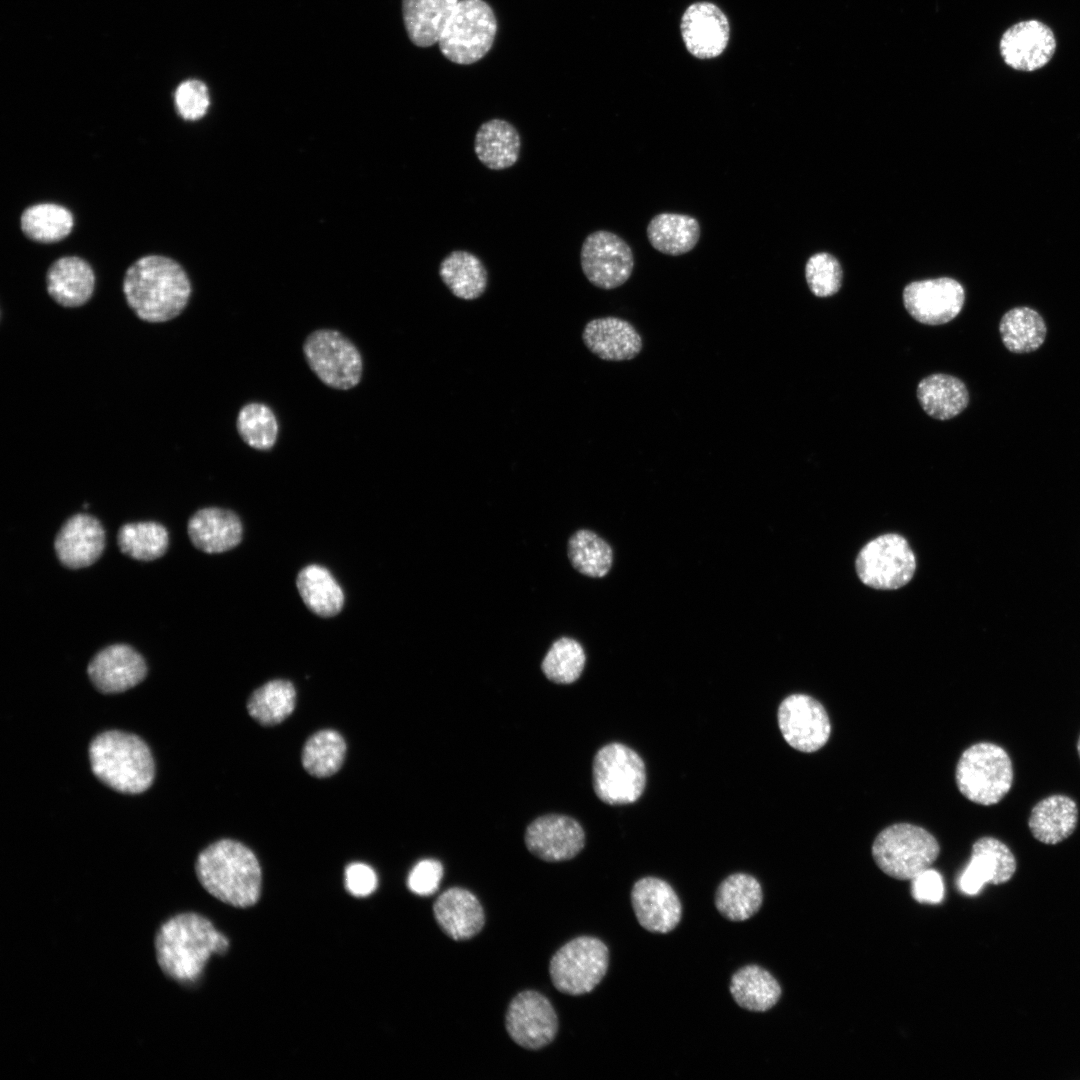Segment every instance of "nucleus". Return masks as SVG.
<instances>
[{"label": "nucleus", "instance_id": "nucleus-1", "mask_svg": "<svg viewBox=\"0 0 1080 1080\" xmlns=\"http://www.w3.org/2000/svg\"><path fill=\"white\" fill-rule=\"evenodd\" d=\"M228 938L200 912L189 910L165 919L154 935L161 972L182 986L199 984L208 962L229 948Z\"/></svg>", "mask_w": 1080, "mask_h": 1080}, {"label": "nucleus", "instance_id": "nucleus-2", "mask_svg": "<svg viewBox=\"0 0 1080 1080\" xmlns=\"http://www.w3.org/2000/svg\"><path fill=\"white\" fill-rule=\"evenodd\" d=\"M126 302L136 316L149 323H162L179 316L191 296L190 279L175 260L147 255L136 260L123 278Z\"/></svg>", "mask_w": 1080, "mask_h": 1080}, {"label": "nucleus", "instance_id": "nucleus-3", "mask_svg": "<svg viewBox=\"0 0 1080 1080\" xmlns=\"http://www.w3.org/2000/svg\"><path fill=\"white\" fill-rule=\"evenodd\" d=\"M200 886L218 901L237 908L254 905L261 891V868L244 844L222 839L205 848L195 862Z\"/></svg>", "mask_w": 1080, "mask_h": 1080}, {"label": "nucleus", "instance_id": "nucleus-4", "mask_svg": "<svg viewBox=\"0 0 1080 1080\" xmlns=\"http://www.w3.org/2000/svg\"><path fill=\"white\" fill-rule=\"evenodd\" d=\"M89 758L94 775L118 792L142 793L153 782L150 749L136 735L116 730L103 732L91 742Z\"/></svg>", "mask_w": 1080, "mask_h": 1080}, {"label": "nucleus", "instance_id": "nucleus-5", "mask_svg": "<svg viewBox=\"0 0 1080 1080\" xmlns=\"http://www.w3.org/2000/svg\"><path fill=\"white\" fill-rule=\"evenodd\" d=\"M955 780L965 798L991 806L999 803L1012 787V761L1001 746L990 742L976 743L960 756Z\"/></svg>", "mask_w": 1080, "mask_h": 1080}, {"label": "nucleus", "instance_id": "nucleus-6", "mask_svg": "<svg viewBox=\"0 0 1080 1080\" xmlns=\"http://www.w3.org/2000/svg\"><path fill=\"white\" fill-rule=\"evenodd\" d=\"M940 852L936 838L923 827L897 823L883 829L872 845L877 866L898 880H912L937 859Z\"/></svg>", "mask_w": 1080, "mask_h": 1080}, {"label": "nucleus", "instance_id": "nucleus-7", "mask_svg": "<svg viewBox=\"0 0 1080 1080\" xmlns=\"http://www.w3.org/2000/svg\"><path fill=\"white\" fill-rule=\"evenodd\" d=\"M497 19L484 0H459L438 41L449 61L469 65L482 59L492 48Z\"/></svg>", "mask_w": 1080, "mask_h": 1080}, {"label": "nucleus", "instance_id": "nucleus-8", "mask_svg": "<svg viewBox=\"0 0 1080 1080\" xmlns=\"http://www.w3.org/2000/svg\"><path fill=\"white\" fill-rule=\"evenodd\" d=\"M609 951L596 937L580 936L564 944L552 956L549 974L561 993L579 996L591 992L604 978Z\"/></svg>", "mask_w": 1080, "mask_h": 1080}, {"label": "nucleus", "instance_id": "nucleus-9", "mask_svg": "<svg viewBox=\"0 0 1080 1080\" xmlns=\"http://www.w3.org/2000/svg\"><path fill=\"white\" fill-rule=\"evenodd\" d=\"M592 776L596 795L609 805L637 801L646 785L642 758L621 743H610L598 750L593 760Z\"/></svg>", "mask_w": 1080, "mask_h": 1080}, {"label": "nucleus", "instance_id": "nucleus-10", "mask_svg": "<svg viewBox=\"0 0 1080 1080\" xmlns=\"http://www.w3.org/2000/svg\"><path fill=\"white\" fill-rule=\"evenodd\" d=\"M303 354L313 373L331 388L349 390L361 381L362 356L358 348L339 331H313L304 341Z\"/></svg>", "mask_w": 1080, "mask_h": 1080}, {"label": "nucleus", "instance_id": "nucleus-11", "mask_svg": "<svg viewBox=\"0 0 1080 1080\" xmlns=\"http://www.w3.org/2000/svg\"><path fill=\"white\" fill-rule=\"evenodd\" d=\"M916 570V558L907 540L884 534L869 541L858 553L856 572L874 589L894 590L906 585Z\"/></svg>", "mask_w": 1080, "mask_h": 1080}, {"label": "nucleus", "instance_id": "nucleus-12", "mask_svg": "<svg viewBox=\"0 0 1080 1080\" xmlns=\"http://www.w3.org/2000/svg\"><path fill=\"white\" fill-rule=\"evenodd\" d=\"M580 263L588 281L605 290L623 285L634 268L630 246L620 236L606 230L592 232L584 239Z\"/></svg>", "mask_w": 1080, "mask_h": 1080}, {"label": "nucleus", "instance_id": "nucleus-13", "mask_svg": "<svg viewBox=\"0 0 1080 1080\" xmlns=\"http://www.w3.org/2000/svg\"><path fill=\"white\" fill-rule=\"evenodd\" d=\"M505 1027L519 1046L538 1050L549 1045L558 1032V1017L550 1001L537 991H523L510 1002Z\"/></svg>", "mask_w": 1080, "mask_h": 1080}, {"label": "nucleus", "instance_id": "nucleus-14", "mask_svg": "<svg viewBox=\"0 0 1080 1080\" xmlns=\"http://www.w3.org/2000/svg\"><path fill=\"white\" fill-rule=\"evenodd\" d=\"M779 729L794 749L811 753L821 749L831 734V723L824 706L806 694H792L779 705Z\"/></svg>", "mask_w": 1080, "mask_h": 1080}, {"label": "nucleus", "instance_id": "nucleus-15", "mask_svg": "<svg viewBox=\"0 0 1080 1080\" xmlns=\"http://www.w3.org/2000/svg\"><path fill=\"white\" fill-rule=\"evenodd\" d=\"M965 301L962 285L952 278L942 277L915 281L903 291L908 313L926 325H942L954 319Z\"/></svg>", "mask_w": 1080, "mask_h": 1080}, {"label": "nucleus", "instance_id": "nucleus-16", "mask_svg": "<svg viewBox=\"0 0 1080 1080\" xmlns=\"http://www.w3.org/2000/svg\"><path fill=\"white\" fill-rule=\"evenodd\" d=\"M680 30L687 51L702 60L720 56L730 38V25L725 13L714 3L695 2L684 11Z\"/></svg>", "mask_w": 1080, "mask_h": 1080}, {"label": "nucleus", "instance_id": "nucleus-17", "mask_svg": "<svg viewBox=\"0 0 1080 1080\" xmlns=\"http://www.w3.org/2000/svg\"><path fill=\"white\" fill-rule=\"evenodd\" d=\"M524 839L527 849L547 862L570 860L585 844L581 825L575 819L559 814L536 818L528 825Z\"/></svg>", "mask_w": 1080, "mask_h": 1080}, {"label": "nucleus", "instance_id": "nucleus-18", "mask_svg": "<svg viewBox=\"0 0 1080 1080\" xmlns=\"http://www.w3.org/2000/svg\"><path fill=\"white\" fill-rule=\"evenodd\" d=\"M999 47L1009 67L1031 72L1051 60L1056 50V39L1051 28L1043 22L1027 20L1008 28L1000 39Z\"/></svg>", "mask_w": 1080, "mask_h": 1080}, {"label": "nucleus", "instance_id": "nucleus-19", "mask_svg": "<svg viewBox=\"0 0 1080 1080\" xmlns=\"http://www.w3.org/2000/svg\"><path fill=\"white\" fill-rule=\"evenodd\" d=\"M631 902L639 924L649 932L668 933L681 920L680 899L671 885L660 878L648 876L636 881Z\"/></svg>", "mask_w": 1080, "mask_h": 1080}, {"label": "nucleus", "instance_id": "nucleus-20", "mask_svg": "<svg viewBox=\"0 0 1080 1080\" xmlns=\"http://www.w3.org/2000/svg\"><path fill=\"white\" fill-rule=\"evenodd\" d=\"M88 676L102 693H119L142 682L147 674L144 658L127 644L100 650L89 662Z\"/></svg>", "mask_w": 1080, "mask_h": 1080}, {"label": "nucleus", "instance_id": "nucleus-21", "mask_svg": "<svg viewBox=\"0 0 1080 1080\" xmlns=\"http://www.w3.org/2000/svg\"><path fill=\"white\" fill-rule=\"evenodd\" d=\"M54 548L59 561L70 569L92 565L105 548V530L94 516L78 513L68 518L58 531Z\"/></svg>", "mask_w": 1080, "mask_h": 1080}, {"label": "nucleus", "instance_id": "nucleus-22", "mask_svg": "<svg viewBox=\"0 0 1080 1080\" xmlns=\"http://www.w3.org/2000/svg\"><path fill=\"white\" fill-rule=\"evenodd\" d=\"M1016 871V859L1010 848L997 838L985 836L972 845L971 859L959 881L968 895L977 894L987 884L1008 882Z\"/></svg>", "mask_w": 1080, "mask_h": 1080}, {"label": "nucleus", "instance_id": "nucleus-23", "mask_svg": "<svg viewBox=\"0 0 1080 1080\" xmlns=\"http://www.w3.org/2000/svg\"><path fill=\"white\" fill-rule=\"evenodd\" d=\"M585 346L606 361H626L635 358L643 348V339L627 320L606 316L590 320L584 326Z\"/></svg>", "mask_w": 1080, "mask_h": 1080}, {"label": "nucleus", "instance_id": "nucleus-24", "mask_svg": "<svg viewBox=\"0 0 1080 1080\" xmlns=\"http://www.w3.org/2000/svg\"><path fill=\"white\" fill-rule=\"evenodd\" d=\"M433 913L440 929L456 941L476 936L485 924L484 909L469 890L452 887L438 896Z\"/></svg>", "mask_w": 1080, "mask_h": 1080}, {"label": "nucleus", "instance_id": "nucleus-25", "mask_svg": "<svg viewBox=\"0 0 1080 1080\" xmlns=\"http://www.w3.org/2000/svg\"><path fill=\"white\" fill-rule=\"evenodd\" d=\"M187 532L197 549L216 554L236 547L241 542L243 528L234 512L218 507H206L190 517Z\"/></svg>", "mask_w": 1080, "mask_h": 1080}, {"label": "nucleus", "instance_id": "nucleus-26", "mask_svg": "<svg viewBox=\"0 0 1080 1080\" xmlns=\"http://www.w3.org/2000/svg\"><path fill=\"white\" fill-rule=\"evenodd\" d=\"M49 296L59 305L76 308L86 304L95 289L92 267L78 256H64L54 261L46 274Z\"/></svg>", "mask_w": 1080, "mask_h": 1080}, {"label": "nucleus", "instance_id": "nucleus-27", "mask_svg": "<svg viewBox=\"0 0 1080 1080\" xmlns=\"http://www.w3.org/2000/svg\"><path fill=\"white\" fill-rule=\"evenodd\" d=\"M1077 823V803L1063 794L1051 795L1037 802L1028 819L1032 836L1048 845L1058 844L1071 836Z\"/></svg>", "mask_w": 1080, "mask_h": 1080}, {"label": "nucleus", "instance_id": "nucleus-28", "mask_svg": "<svg viewBox=\"0 0 1080 1080\" xmlns=\"http://www.w3.org/2000/svg\"><path fill=\"white\" fill-rule=\"evenodd\" d=\"M520 149V134L507 120L493 118L485 121L475 134L474 152L478 160L490 170L499 171L515 165Z\"/></svg>", "mask_w": 1080, "mask_h": 1080}, {"label": "nucleus", "instance_id": "nucleus-29", "mask_svg": "<svg viewBox=\"0 0 1080 1080\" xmlns=\"http://www.w3.org/2000/svg\"><path fill=\"white\" fill-rule=\"evenodd\" d=\"M459 0H402L407 35L418 47L437 43Z\"/></svg>", "mask_w": 1080, "mask_h": 1080}, {"label": "nucleus", "instance_id": "nucleus-30", "mask_svg": "<svg viewBox=\"0 0 1080 1080\" xmlns=\"http://www.w3.org/2000/svg\"><path fill=\"white\" fill-rule=\"evenodd\" d=\"M439 276L450 292L470 301L482 296L488 286V272L481 259L466 250H453L439 265Z\"/></svg>", "mask_w": 1080, "mask_h": 1080}, {"label": "nucleus", "instance_id": "nucleus-31", "mask_svg": "<svg viewBox=\"0 0 1080 1080\" xmlns=\"http://www.w3.org/2000/svg\"><path fill=\"white\" fill-rule=\"evenodd\" d=\"M917 398L922 409L937 420L957 416L969 403L964 382L947 374H933L922 379L917 386Z\"/></svg>", "mask_w": 1080, "mask_h": 1080}, {"label": "nucleus", "instance_id": "nucleus-32", "mask_svg": "<svg viewBox=\"0 0 1080 1080\" xmlns=\"http://www.w3.org/2000/svg\"><path fill=\"white\" fill-rule=\"evenodd\" d=\"M700 225L692 216L660 213L647 226V237L657 251L678 256L691 251L700 238Z\"/></svg>", "mask_w": 1080, "mask_h": 1080}, {"label": "nucleus", "instance_id": "nucleus-33", "mask_svg": "<svg viewBox=\"0 0 1080 1080\" xmlns=\"http://www.w3.org/2000/svg\"><path fill=\"white\" fill-rule=\"evenodd\" d=\"M730 993L735 1002L752 1012L771 1009L781 996V987L774 976L758 965H747L736 971L730 980Z\"/></svg>", "mask_w": 1080, "mask_h": 1080}, {"label": "nucleus", "instance_id": "nucleus-34", "mask_svg": "<svg viewBox=\"0 0 1080 1080\" xmlns=\"http://www.w3.org/2000/svg\"><path fill=\"white\" fill-rule=\"evenodd\" d=\"M296 586L304 604L318 616L332 617L343 608V590L323 566L311 564L301 569Z\"/></svg>", "mask_w": 1080, "mask_h": 1080}, {"label": "nucleus", "instance_id": "nucleus-35", "mask_svg": "<svg viewBox=\"0 0 1080 1080\" xmlns=\"http://www.w3.org/2000/svg\"><path fill=\"white\" fill-rule=\"evenodd\" d=\"M763 901L758 880L746 873L726 877L718 886L715 906L722 916L731 921H744L760 909Z\"/></svg>", "mask_w": 1080, "mask_h": 1080}, {"label": "nucleus", "instance_id": "nucleus-36", "mask_svg": "<svg viewBox=\"0 0 1080 1080\" xmlns=\"http://www.w3.org/2000/svg\"><path fill=\"white\" fill-rule=\"evenodd\" d=\"M999 331L1004 346L1012 353H1029L1039 349L1047 335V326L1036 310L1019 306L1008 310L1001 318Z\"/></svg>", "mask_w": 1080, "mask_h": 1080}, {"label": "nucleus", "instance_id": "nucleus-37", "mask_svg": "<svg viewBox=\"0 0 1080 1080\" xmlns=\"http://www.w3.org/2000/svg\"><path fill=\"white\" fill-rule=\"evenodd\" d=\"M74 219L65 207L54 203L35 204L21 215L20 226L24 235L39 243H54L66 238L72 231Z\"/></svg>", "mask_w": 1080, "mask_h": 1080}, {"label": "nucleus", "instance_id": "nucleus-38", "mask_svg": "<svg viewBox=\"0 0 1080 1080\" xmlns=\"http://www.w3.org/2000/svg\"><path fill=\"white\" fill-rule=\"evenodd\" d=\"M296 691L293 684L284 679L271 680L250 696L247 709L250 716L264 726L284 721L294 710Z\"/></svg>", "mask_w": 1080, "mask_h": 1080}, {"label": "nucleus", "instance_id": "nucleus-39", "mask_svg": "<svg viewBox=\"0 0 1080 1080\" xmlns=\"http://www.w3.org/2000/svg\"><path fill=\"white\" fill-rule=\"evenodd\" d=\"M117 544L122 553L133 559L152 561L167 551L169 533L155 521L126 523L118 531Z\"/></svg>", "mask_w": 1080, "mask_h": 1080}, {"label": "nucleus", "instance_id": "nucleus-40", "mask_svg": "<svg viewBox=\"0 0 1080 1080\" xmlns=\"http://www.w3.org/2000/svg\"><path fill=\"white\" fill-rule=\"evenodd\" d=\"M568 558L581 574L593 578L608 574L613 563L611 546L591 530L576 531L568 541Z\"/></svg>", "mask_w": 1080, "mask_h": 1080}, {"label": "nucleus", "instance_id": "nucleus-41", "mask_svg": "<svg viewBox=\"0 0 1080 1080\" xmlns=\"http://www.w3.org/2000/svg\"><path fill=\"white\" fill-rule=\"evenodd\" d=\"M346 744L335 730L324 729L313 734L305 743L302 764L305 770L318 778L336 773L344 760Z\"/></svg>", "mask_w": 1080, "mask_h": 1080}, {"label": "nucleus", "instance_id": "nucleus-42", "mask_svg": "<svg viewBox=\"0 0 1080 1080\" xmlns=\"http://www.w3.org/2000/svg\"><path fill=\"white\" fill-rule=\"evenodd\" d=\"M236 428L248 446L260 451L272 449L279 433L274 412L269 406L259 402L247 403L240 409Z\"/></svg>", "mask_w": 1080, "mask_h": 1080}, {"label": "nucleus", "instance_id": "nucleus-43", "mask_svg": "<svg viewBox=\"0 0 1080 1080\" xmlns=\"http://www.w3.org/2000/svg\"><path fill=\"white\" fill-rule=\"evenodd\" d=\"M586 655L575 639L562 637L546 653L541 668L547 679L557 684L575 682L582 674Z\"/></svg>", "mask_w": 1080, "mask_h": 1080}, {"label": "nucleus", "instance_id": "nucleus-44", "mask_svg": "<svg viewBox=\"0 0 1080 1080\" xmlns=\"http://www.w3.org/2000/svg\"><path fill=\"white\" fill-rule=\"evenodd\" d=\"M805 277L810 291L818 297H828L841 287L842 269L838 260L828 253H817L805 266Z\"/></svg>", "mask_w": 1080, "mask_h": 1080}, {"label": "nucleus", "instance_id": "nucleus-45", "mask_svg": "<svg viewBox=\"0 0 1080 1080\" xmlns=\"http://www.w3.org/2000/svg\"><path fill=\"white\" fill-rule=\"evenodd\" d=\"M174 100L178 114L190 121L202 118L210 104L207 86L196 79L182 82L176 88Z\"/></svg>", "mask_w": 1080, "mask_h": 1080}, {"label": "nucleus", "instance_id": "nucleus-46", "mask_svg": "<svg viewBox=\"0 0 1080 1080\" xmlns=\"http://www.w3.org/2000/svg\"><path fill=\"white\" fill-rule=\"evenodd\" d=\"M442 876L443 866L439 861L424 859L411 869L407 886L414 894L429 896L438 890Z\"/></svg>", "mask_w": 1080, "mask_h": 1080}, {"label": "nucleus", "instance_id": "nucleus-47", "mask_svg": "<svg viewBox=\"0 0 1080 1080\" xmlns=\"http://www.w3.org/2000/svg\"><path fill=\"white\" fill-rule=\"evenodd\" d=\"M911 882L912 895L918 902L936 904L942 901L944 884L937 871L929 868L913 878Z\"/></svg>", "mask_w": 1080, "mask_h": 1080}, {"label": "nucleus", "instance_id": "nucleus-48", "mask_svg": "<svg viewBox=\"0 0 1080 1080\" xmlns=\"http://www.w3.org/2000/svg\"><path fill=\"white\" fill-rule=\"evenodd\" d=\"M345 886L354 896H368L377 887L376 873L369 865L351 863L345 869Z\"/></svg>", "mask_w": 1080, "mask_h": 1080}, {"label": "nucleus", "instance_id": "nucleus-49", "mask_svg": "<svg viewBox=\"0 0 1080 1080\" xmlns=\"http://www.w3.org/2000/svg\"><path fill=\"white\" fill-rule=\"evenodd\" d=\"M1077 751H1078V755H1079V758H1080V736H1079L1078 742H1077Z\"/></svg>", "mask_w": 1080, "mask_h": 1080}]
</instances>
